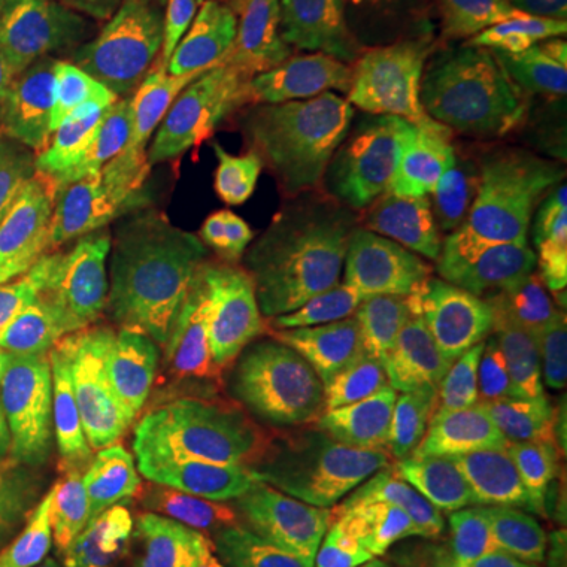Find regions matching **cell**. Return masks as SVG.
<instances>
[{"label": "cell", "mask_w": 567, "mask_h": 567, "mask_svg": "<svg viewBox=\"0 0 567 567\" xmlns=\"http://www.w3.org/2000/svg\"><path fill=\"white\" fill-rule=\"evenodd\" d=\"M398 470L290 413L240 435L224 464L221 567H382L413 517Z\"/></svg>", "instance_id": "6da1fadb"}, {"label": "cell", "mask_w": 567, "mask_h": 567, "mask_svg": "<svg viewBox=\"0 0 567 567\" xmlns=\"http://www.w3.org/2000/svg\"><path fill=\"white\" fill-rule=\"evenodd\" d=\"M300 344L293 306L246 300L196 344L121 379L107 406L99 502L300 413L303 394L293 385Z\"/></svg>", "instance_id": "7a4b0ae2"}, {"label": "cell", "mask_w": 567, "mask_h": 567, "mask_svg": "<svg viewBox=\"0 0 567 567\" xmlns=\"http://www.w3.org/2000/svg\"><path fill=\"white\" fill-rule=\"evenodd\" d=\"M322 0H244L183 80L140 107V123L256 196L297 152L324 89Z\"/></svg>", "instance_id": "3957f363"}, {"label": "cell", "mask_w": 567, "mask_h": 567, "mask_svg": "<svg viewBox=\"0 0 567 567\" xmlns=\"http://www.w3.org/2000/svg\"><path fill=\"white\" fill-rule=\"evenodd\" d=\"M498 155L454 126H442L372 171L293 297L300 331L344 322L420 278L439 249L495 199Z\"/></svg>", "instance_id": "277c9868"}, {"label": "cell", "mask_w": 567, "mask_h": 567, "mask_svg": "<svg viewBox=\"0 0 567 567\" xmlns=\"http://www.w3.org/2000/svg\"><path fill=\"white\" fill-rule=\"evenodd\" d=\"M181 70L177 39L121 0H17L0 22V107L29 152L80 117L142 107Z\"/></svg>", "instance_id": "5b68a950"}, {"label": "cell", "mask_w": 567, "mask_h": 567, "mask_svg": "<svg viewBox=\"0 0 567 567\" xmlns=\"http://www.w3.org/2000/svg\"><path fill=\"white\" fill-rule=\"evenodd\" d=\"M114 375L70 344L0 445V567L51 548L99 505Z\"/></svg>", "instance_id": "8992f818"}, {"label": "cell", "mask_w": 567, "mask_h": 567, "mask_svg": "<svg viewBox=\"0 0 567 567\" xmlns=\"http://www.w3.org/2000/svg\"><path fill=\"white\" fill-rule=\"evenodd\" d=\"M111 126V114H89L29 152L0 212V268L70 306L85 303L104 271Z\"/></svg>", "instance_id": "52a82bcc"}, {"label": "cell", "mask_w": 567, "mask_h": 567, "mask_svg": "<svg viewBox=\"0 0 567 567\" xmlns=\"http://www.w3.org/2000/svg\"><path fill=\"white\" fill-rule=\"evenodd\" d=\"M473 51V25L457 7L410 0L344 104L331 142L350 152L406 148L442 130L464 99Z\"/></svg>", "instance_id": "ba28073f"}, {"label": "cell", "mask_w": 567, "mask_h": 567, "mask_svg": "<svg viewBox=\"0 0 567 567\" xmlns=\"http://www.w3.org/2000/svg\"><path fill=\"white\" fill-rule=\"evenodd\" d=\"M476 25L473 73L445 126L502 158L567 123L558 0H492Z\"/></svg>", "instance_id": "9c48e42d"}, {"label": "cell", "mask_w": 567, "mask_h": 567, "mask_svg": "<svg viewBox=\"0 0 567 567\" xmlns=\"http://www.w3.org/2000/svg\"><path fill=\"white\" fill-rule=\"evenodd\" d=\"M404 148H338L331 136H306L281 171L265 183L262 268L252 303L293 306L306 268L322 249L324 237L341 218L350 196L388 158Z\"/></svg>", "instance_id": "30bf717a"}, {"label": "cell", "mask_w": 567, "mask_h": 567, "mask_svg": "<svg viewBox=\"0 0 567 567\" xmlns=\"http://www.w3.org/2000/svg\"><path fill=\"white\" fill-rule=\"evenodd\" d=\"M208 215L189 205L167 208L145 221L104 262L99 287L73 306L70 338L104 365L142 338L171 303L186 265L203 240Z\"/></svg>", "instance_id": "8fae6325"}, {"label": "cell", "mask_w": 567, "mask_h": 567, "mask_svg": "<svg viewBox=\"0 0 567 567\" xmlns=\"http://www.w3.org/2000/svg\"><path fill=\"white\" fill-rule=\"evenodd\" d=\"M262 268V212L259 196H237L212 215L181 284L152 328L121 350L107 372L114 385L142 365L155 363L174 350L196 344L205 331L227 319L252 297Z\"/></svg>", "instance_id": "7c38bea8"}, {"label": "cell", "mask_w": 567, "mask_h": 567, "mask_svg": "<svg viewBox=\"0 0 567 567\" xmlns=\"http://www.w3.org/2000/svg\"><path fill=\"white\" fill-rule=\"evenodd\" d=\"M221 486L218 454L155 476L136 505H121L99 567H218Z\"/></svg>", "instance_id": "4fadbf2b"}, {"label": "cell", "mask_w": 567, "mask_h": 567, "mask_svg": "<svg viewBox=\"0 0 567 567\" xmlns=\"http://www.w3.org/2000/svg\"><path fill=\"white\" fill-rule=\"evenodd\" d=\"M483 259L567 385V205L505 208L483 234Z\"/></svg>", "instance_id": "5bb4252c"}, {"label": "cell", "mask_w": 567, "mask_h": 567, "mask_svg": "<svg viewBox=\"0 0 567 567\" xmlns=\"http://www.w3.org/2000/svg\"><path fill=\"white\" fill-rule=\"evenodd\" d=\"M237 199L203 164L186 158L140 121H117L107 136V215H104V262L142 224L167 208L189 205L203 215H218Z\"/></svg>", "instance_id": "9a60e30c"}, {"label": "cell", "mask_w": 567, "mask_h": 567, "mask_svg": "<svg viewBox=\"0 0 567 567\" xmlns=\"http://www.w3.org/2000/svg\"><path fill=\"white\" fill-rule=\"evenodd\" d=\"M425 303L435 322L429 344V382L435 394L461 413L495 404L527 338L520 312L511 303L461 309L439 284H425Z\"/></svg>", "instance_id": "2e32d148"}, {"label": "cell", "mask_w": 567, "mask_h": 567, "mask_svg": "<svg viewBox=\"0 0 567 567\" xmlns=\"http://www.w3.org/2000/svg\"><path fill=\"white\" fill-rule=\"evenodd\" d=\"M488 539L505 567H567V420L492 498Z\"/></svg>", "instance_id": "e0dca14e"}, {"label": "cell", "mask_w": 567, "mask_h": 567, "mask_svg": "<svg viewBox=\"0 0 567 567\" xmlns=\"http://www.w3.org/2000/svg\"><path fill=\"white\" fill-rule=\"evenodd\" d=\"M73 306L0 268V445L73 344Z\"/></svg>", "instance_id": "ac0fdd59"}, {"label": "cell", "mask_w": 567, "mask_h": 567, "mask_svg": "<svg viewBox=\"0 0 567 567\" xmlns=\"http://www.w3.org/2000/svg\"><path fill=\"white\" fill-rule=\"evenodd\" d=\"M394 13V0H331V17L324 29V89L319 114L309 126L312 136L334 133V123L353 89L385 48Z\"/></svg>", "instance_id": "d6986e66"}, {"label": "cell", "mask_w": 567, "mask_h": 567, "mask_svg": "<svg viewBox=\"0 0 567 567\" xmlns=\"http://www.w3.org/2000/svg\"><path fill=\"white\" fill-rule=\"evenodd\" d=\"M507 464L498 447L461 420H447V495L442 514L454 527L476 524L507 483Z\"/></svg>", "instance_id": "ffe728a7"}, {"label": "cell", "mask_w": 567, "mask_h": 567, "mask_svg": "<svg viewBox=\"0 0 567 567\" xmlns=\"http://www.w3.org/2000/svg\"><path fill=\"white\" fill-rule=\"evenodd\" d=\"M498 208L567 205V123L539 142L507 152L495 164Z\"/></svg>", "instance_id": "44dd1931"}, {"label": "cell", "mask_w": 567, "mask_h": 567, "mask_svg": "<svg viewBox=\"0 0 567 567\" xmlns=\"http://www.w3.org/2000/svg\"><path fill=\"white\" fill-rule=\"evenodd\" d=\"M130 13L189 41H215L234 22L244 0H121Z\"/></svg>", "instance_id": "7402d4cb"}, {"label": "cell", "mask_w": 567, "mask_h": 567, "mask_svg": "<svg viewBox=\"0 0 567 567\" xmlns=\"http://www.w3.org/2000/svg\"><path fill=\"white\" fill-rule=\"evenodd\" d=\"M413 567H505L492 539L464 527H410Z\"/></svg>", "instance_id": "603a6c76"}, {"label": "cell", "mask_w": 567, "mask_h": 567, "mask_svg": "<svg viewBox=\"0 0 567 567\" xmlns=\"http://www.w3.org/2000/svg\"><path fill=\"white\" fill-rule=\"evenodd\" d=\"M117 514H121V505L89 507L54 546L13 567H99L104 546L111 539V529L117 524Z\"/></svg>", "instance_id": "cb8c5ba5"}, {"label": "cell", "mask_w": 567, "mask_h": 567, "mask_svg": "<svg viewBox=\"0 0 567 567\" xmlns=\"http://www.w3.org/2000/svg\"><path fill=\"white\" fill-rule=\"evenodd\" d=\"M25 158H29V148L22 142L20 130L13 126L10 114L0 107V212H3V203L10 196L13 183L20 177Z\"/></svg>", "instance_id": "d4e9b609"}, {"label": "cell", "mask_w": 567, "mask_h": 567, "mask_svg": "<svg viewBox=\"0 0 567 567\" xmlns=\"http://www.w3.org/2000/svg\"><path fill=\"white\" fill-rule=\"evenodd\" d=\"M410 527H413V524H410ZM410 527H406L404 533H401V539L391 546L385 565L382 567H413V561H410V543H406V533H410Z\"/></svg>", "instance_id": "484cf974"}, {"label": "cell", "mask_w": 567, "mask_h": 567, "mask_svg": "<svg viewBox=\"0 0 567 567\" xmlns=\"http://www.w3.org/2000/svg\"><path fill=\"white\" fill-rule=\"evenodd\" d=\"M558 61L567 80V0H558Z\"/></svg>", "instance_id": "4316f807"}, {"label": "cell", "mask_w": 567, "mask_h": 567, "mask_svg": "<svg viewBox=\"0 0 567 567\" xmlns=\"http://www.w3.org/2000/svg\"><path fill=\"white\" fill-rule=\"evenodd\" d=\"M454 3H457L461 17H464L470 25H476V22L483 20V13L492 7V0H454Z\"/></svg>", "instance_id": "83f0119b"}, {"label": "cell", "mask_w": 567, "mask_h": 567, "mask_svg": "<svg viewBox=\"0 0 567 567\" xmlns=\"http://www.w3.org/2000/svg\"><path fill=\"white\" fill-rule=\"evenodd\" d=\"M13 3H17V0H0V22L7 20V13L13 10Z\"/></svg>", "instance_id": "f1b7e54d"}, {"label": "cell", "mask_w": 567, "mask_h": 567, "mask_svg": "<svg viewBox=\"0 0 567 567\" xmlns=\"http://www.w3.org/2000/svg\"><path fill=\"white\" fill-rule=\"evenodd\" d=\"M406 3H410V0H394V7H398V10H404Z\"/></svg>", "instance_id": "f546056e"}, {"label": "cell", "mask_w": 567, "mask_h": 567, "mask_svg": "<svg viewBox=\"0 0 567 567\" xmlns=\"http://www.w3.org/2000/svg\"><path fill=\"white\" fill-rule=\"evenodd\" d=\"M322 3H324V0H322Z\"/></svg>", "instance_id": "4dcf8cb0"}]
</instances>
